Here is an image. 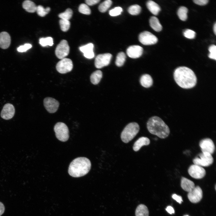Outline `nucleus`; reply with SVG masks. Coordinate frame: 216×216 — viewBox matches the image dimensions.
Returning a JSON list of instances; mask_svg holds the SVG:
<instances>
[{
  "mask_svg": "<svg viewBox=\"0 0 216 216\" xmlns=\"http://www.w3.org/2000/svg\"><path fill=\"white\" fill-rule=\"evenodd\" d=\"M59 23L61 29L63 32L67 31L70 27V22L69 20L61 19Z\"/></svg>",
  "mask_w": 216,
  "mask_h": 216,
  "instance_id": "34",
  "label": "nucleus"
},
{
  "mask_svg": "<svg viewBox=\"0 0 216 216\" xmlns=\"http://www.w3.org/2000/svg\"><path fill=\"white\" fill-rule=\"evenodd\" d=\"M188 172L191 177L196 179L202 178L206 174V171L203 167L194 164L189 166Z\"/></svg>",
  "mask_w": 216,
  "mask_h": 216,
  "instance_id": "10",
  "label": "nucleus"
},
{
  "mask_svg": "<svg viewBox=\"0 0 216 216\" xmlns=\"http://www.w3.org/2000/svg\"><path fill=\"white\" fill-rule=\"evenodd\" d=\"M123 9L120 7H115L109 11V14L112 16H116L119 15L122 11Z\"/></svg>",
  "mask_w": 216,
  "mask_h": 216,
  "instance_id": "37",
  "label": "nucleus"
},
{
  "mask_svg": "<svg viewBox=\"0 0 216 216\" xmlns=\"http://www.w3.org/2000/svg\"><path fill=\"white\" fill-rule=\"evenodd\" d=\"M173 77L177 84L184 89L192 88L197 83L196 76L194 72L185 66L177 68L174 72Z\"/></svg>",
  "mask_w": 216,
  "mask_h": 216,
  "instance_id": "1",
  "label": "nucleus"
},
{
  "mask_svg": "<svg viewBox=\"0 0 216 216\" xmlns=\"http://www.w3.org/2000/svg\"><path fill=\"white\" fill-rule=\"evenodd\" d=\"M146 5L150 12L155 15H157L161 10L159 5L152 1H148Z\"/></svg>",
  "mask_w": 216,
  "mask_h": 216,
  "instance_id": "22",
  "label": "nucleus"
},
{
  "mask_svg": "<svg viewBox=\"0 0 216 216\" xmlns=\"http://www.w3.org/2000/svg\"><path fill=\"white\" fill-rule=\"evenodd\" d=\"M78 10L80 13L86 15H89L91 13L90 8L87 5L85 4H82L80 5Z\"/></svg>",
  "mask_w": 216,
  "mask_h": 216,
  "instance_id": "35",
  "label": "nucleus"
},
{
  "mask_svg": "<svg viewBox=\"0 0 216 216\" xmlns=\"http://www.w3.org/2000/svg\"><path fill=\"white\" fill-rule=\"evenodd\" d=\"M94 45L91 43L80 47V51L83 54L84 56L86 58L91 59L94 57V54L93 52Z\"/></svg>",
  "mask_w": 216,
  "mask_h": 216,
  "instance_id": "17",
  "label": "nucleus"
},
{
  "mask_svg": "<svg viewBox=\"0 0 216 216\" xmlns=\"http://www.w3.org/2000/svg\"><path fill=\"white\" fill-rule=\"evenodd\" d=\"M181 186L185 191L190 192L195 187L194 182L185 177H182L181 179Z\"/></svg>",
  "mask_w": 216,
  "mask_h": 216,
  "instance_id": "19",
  "label": "nucleus"
},
{
  "mask_svg": "<svg viewBox=\"0 0 216 216\" xmlns=\"http://www.w3.org/2000/svg\"><path fill=\"white\" fill-rule=\"evenodd\" d=\"M140 130V126L138 123L131 122L128 124L122 131L121 138L122 141L127 143L131 140L137 135Z\"/></svg>",
  "mask_w": 216,
  "mask_h": 216,
  "instance_id": "4",
  "label": "nucleus"
},
{
  "mask_svg": "<svg viewBox=\"0 0 216 216\" xmlns=\"http://www.w3.org/2000/svg\"><path fill=\"white\" fill-rule=\"evenodd\" d=\"M210 53L208 57L212 59L216 60V46L214 45H211L208 48Z\"/></svg>",
  "mask_w": 216,
  "mask_h": 216,
  "instance_id": "36",
  "label": "nucleus"
},
{
  "mask_svg": "<svg viewBox=\"0 0 216 216\" xmlns=\"http://www.w3.org/2000/svg\"><path fill=\"white\" fill-rule=\"evenodd\" d=\"M213 30L214 31V32L215 34H216V23H215L214 26L213 27Z\"/></svg>",
  "mask_w": 216,
  "mask_h": 216,
  "instance_id": "45",
  "label": "nucleus"
},
{
  "mask_svg": "<svg viewBox=\"0 0 216 216\" xmlns=\"http://www.w3.org/2000/svg\"><path fill=\"white\" fill-rule=\"evenodd\" d=\"M136 216H149V211L147 206L143 204L139 205L135 211Z\"/></svg>",
  "mask_w": 216,
  "mask_h": 216,
  "instance_id": "25",
  "label": "nucleus"
},
{
  "mask_svg": "<svg viewBox=\"0 0 216 216\" xmlns=\"http://www.w3.org/2000/svg\"><path fill=\"white\" fill-rule=\"evenodd\" d=\"M15 112L14 106L11 104L7 103L4 106L1 112V116L4 119L9 120L13 117Z\"/></svg>",
  "mask_w": 216,
  "mask_h": 216,
  "instance_id": "15",
  "label": "nucleus"
},
{
  "mask_svg": "<svg viewBox=\"0 0 216 216\" xmlns=\"http://www.w3.org/2000/svg\"><path fill=\"white\" fill-rule=\"evenodd\" d=\"M202 191L198 186L195 188L188 192V197L189 200L192 203H197L199 202L202 197Z\"/></svg>",
  "mask_w": 216,
  "mask_h": 216,
  "instance_id": "14",
  "label": "nucleus"
},
{
  "mask_svg": "<svg viewBox=\"0 0 216 216\" xmlns=\"http://www.w3.org/2000/svg\"><path fill=\"white\" fill-rule=\"evenodd\" d=\"M70 47L68 42L63 40L57 46L55 50V54L58 58L62 59L68 55Z\"/></svg>",
  "mask_w": 216,
  "mask_h": 216,
  "instance_id": "8",
  "label": "nucleus"
},
{
  "mask_svg": "<svg viewBox=\"0 0 216 216\" xmlns=\"http://www.w3.org/2000/svg\"><path fill=\"white\" fill-rule=\"evenodd\" d=\"M39 43L42 46L48 45L51 46L53 44V39L51 37L41 38L39 39Z\"/></svg>",
  "mask_w": 216,
  "mask_h": 216,
  "instance_id": "32",
  "label": "nucleus"
},
{
  "mask_svg": "<svg viewBox=\"0 0 216 216\" xmlns=\"http://www.w3.org/2000/svg\"><path fill=\"white\" fill-rule=\"evenodd\" d=\"M213 161L214 159L212 154L206 152L200 153L197 157L193 160L194 164L202 167L209 166L213 164Z\"/></svg>",
  "mask_w": 216,
  "mask_h": 216,
  "instance_id": "6",
  "label": "nucleus"
},
{
  "mask_svg": "<svg viewBox=\"0 0 216 216\" xmlns=\"http://www.w3.org/2000/svg\"><path fill=\"white\" fill-rule=\"evenodd\" d=\"M147 127L150 133L161 139L166 138L170 134L168 126L161 118L157 116H152L148 119Z\"/></svg>",
  "mask_w": 216,
  "mask_h": 216,
  "instance_id": "3",
  "label": "nucleus"
},
{
  "mask_svg": "<svg viewBox=\"0 0 216 216\" xmlns=\"http://www.w3.org/2000/svg\"><path fill=\"white\" fill-rule=\"evenodd\" d=\"M166 209L167 212L170 214L174 213L175 211L173 208L170 206H168Z\"/></svg>",
  "mask_w": 216,
  "mask_h": 216,
  "instance_id": "43",
  "label": "nucleus"
},
{
  "mask_svg": "<svg viewBox=\"0 0 216 216\" xmlns=\"http://www.w3.org/2000/svg\"><path fill=\"white\" fill-rule=\"evenodd\" d=\"M73 14L72 10L68 8L64 12L59 14L58 16L61 19L69 20L71 18Z\"/></svg>",
  "mask_w": 216,
  "mask_h": 216,
  "instance_id": "33",
  "label": "nucleus"
},
{
  "mask_svg": "<svg viewBox=\"0 0 216 216\" xmlns=\"http://www.w3.org/2000/svg\"><path fill=\"white\" fill-rule=\"evenodd\" d=\"M100 1V0H86L85 1L86 4L89 6L94 5L98 3Z\"/></svg>",
  "mask_w": 216,
  "mask_h": 216,
  "instance_id": "41",
  "label": "nucleus"
},
{
  "mask_svg": "<svg viewBox=\"0 0 216 216\" xmlns=\"http://www.w3.org/2000/svg\"><path fill=\"white\" fill-rule=\"evenodd\" d=\"M43 102L45 108L50 113L56 112L57 110L59 105V103L58 100L50 97L45 98Z\"/></svg>",
  "mask_w": 216,
  "mask_h": 216,
  "instance_id": "13",
  "label": "nucleus"
},
{
  "mask_svg": "<svg viewBox=\"0 0 216 216\" xmlns=\"http://www.w3.org/2000/svg\"><path fill=\"white\" fill-rule=\"evenodd\" d=\"M141 7L137 4H135L130 6L128 9V13L133 15H136L139 14L141 11Z\"/></svg>",
  "mask_w": 216,
  "mask_h": 216,
  "instance_id": "31",
  "label": "nucleus"
},
{
  "mask_svg": "<svg viewBox=\"0 0 216 216\" xmlns=\"http://www.w3.org/2000/svg\"><path fill=\"white\" fill-rule=\"evenodd\" d=\"M112 57V54L109 53L98 55L95 59V67L99 69L108 65L110 63Z\"/></svg>",
  "mask_w": 216,
  "mask_h": 216,
  "instance_id": "11",
  "label": "nucleus"
},
{
  "mask_svg": "<svg viewBox=\"0 0 216 216\" xmlns=\"http://www.w3.org/2000/svg\"><path fill=\"white\" fill-rule=\"evenodd\" d=\"M11 43V38L7 32H3L0 33V47L3 49H7Z\"/></svg>",
  "mask_w": 216,
  "mask_h": 216,
  "instance_id": "18",
  "label": "nucleus"
},
{
  "mask_svg": "<svg viewBox=\"0 0 216 216\" xmlns=\"http://www.w3.org/2000/svg\"><path fill=\"white\" fill-rule=\"evenodd\" d=\"M140 42L144 45H151L156 44L158 41L157 37L150 32L145 31L141 32L139 36Z\"/></svg>",
  "mask_w": 216,
  "mask_h": 216,
  "instance_id": "9",
  "label": "nucleus"
},
{
  "mask_svg": "<svg viewBox=\"0 0 216 216\" xmlns=\"http://www.w3.org/2000/svg\"><path fill=\"white\" fill-rule=\"evenodd\" d=\"M150 143V140L147 137H141L139 138L134 143L133 148L135 152L139 151L143 146H147Z\"/></svg>",
  "mask_w": 216,
  "mask_h": 216,
  "instance_id": "20",
  "label": "nucleus"
},
{
  "mask_svg": "<svg viewBox=\"0 0 216 216\" xmlns=\"http://www.w3.org/2000/svg\"><path fill=\"white\" fill-rule=\"evenodd\" d=\"M184 216H189L188 215H184Z\"/></svg>",
  "mask_w": 216,
  "mask_h": 216,
  "instance_id": "46",
  "label": "nucleus"
},
{
  "mask_svg": "<svg viewBox=\"0 0 216 216\" xmlns=\"http://www.w3.org/2000/svg\"><path fill=\"white\" fill-rule=\"evenodd\" d=\"M140 82L142 86L146 88H148L152 85L153 80L150 75L146 74L143 75L141 76L140 80Z\"/></svg>",
  "mask_w": 216,
  "mask_h": 216,
  "instance_id": "21",
  "label": "nucleus"
},
{
  "mask_svg": "<svg viewBox=\"0 0 216 216\" xmlns=\"http://www.w3.org/2000/svg\"><path fill=\"white\" fill-rule=\"evenodd\" d=\"M149 22L151 27L155 31L159 32L162 30V26L159 20L156 17H151L149 19Z\"/></svg>",
  "mask_w": 216,
  "mask_h": 216,
  "instance_id": "23",
  "label": "nucleus"
},
{
  "mask_svg": "<svg viewBox=\"0 0 216 216\" xmlns=\"http://www.w3.org/2000/svg\"><path fill=\"white\" fill-rule=\"evenodd\" d=\"M199 146L202 152H208L212 154L215 150V146L212 140L209 138L201 140L199 142Z\"/></svg>",
  "mask_w": 216,
  "mask_h": 216,
  "instance_id": "12",
  "label": "nucleus"
},
{
  "mask_svg": "<svg viewBox=\"0 0 216 216\" xmlns=\"http://www.w3.org/2000/svg\"><path fill=\"white\" fill-rule=\"evenodd\" d=\"M172 197L179 204H181L182 202L183 201L182 197L181 196L178 195L176 194L172 195Z\"/></svg>",
  "mask_w": 216,
  "mask_h": 216,
  "instance_id": "42",
  "label": "nucleus"
},
{
  "mask_svg": "<svg viewBox=\"0 0 216 216\" xmlns=\"http://www.w3.org/2000/svg\"><path fill=\"white\" fill-rule=\"evenodd\" d=\"M143 52V49L141 46L134 45L129 46L127 50L126 53L130 57L133 58H137L140 57Z\"/></svg>",
  "mask_w": 216,
  "mask_h": 216,
  "instance_id": "16",
  "label": "nucleus"
},
{
  "mask_svg": "<svg viewBox=\"0 0 216 216\" xmlns=\"http://www.w3.org/2000/svg\"><path fill=\"white\" fill-rule=\"evenodd\" d=\"M112 3V1L110 0H106L104 1L99 5V10L101 12H105L111 6Z\"/></svg>",
  "mask_w": 216,
  "mask_h": 216,
  "instance_id": "29",
  "label": "nucleus"
},
{
  "mask_svg": "<svg viewBox=\"0 0 216 216\" xmlns=\"http://www.w3.org/2000/svg\"><path fill=\"white\" fill-rule=\"evenodd\" d=\"M208 1V0H194L193 2L195 4L200 5H204L207 4Z\"/></svg>",
  "mask_w": 216,
  "mask_h": 216,
  "instance_id": "40",
  "label": "nucleus"
},
{
  "mask_svg": "<svg viewBox=\"0 0 216 216\" xmlns=\"http://www.w3.org/2000/svg\"><path fill=\"white\" fill-rule=\"evenodd\" d=\"M50 10V8L49 7L44 8L43 6L39 5L37 6L36 11L39 16L44 17L49 13Z\"/></svg>",
  "mask_w": 216,
  "mask_h": 216,
  "instance_id": "30",
  "label": "nucleus"
},
{
  "mask_svg": "<svg viewBox=\"0 0 216 216\" xmlns=\"http://www.w3.org/2000/svg\"><path fill=\"white\" fill-rule=\"evenodd\" d=\"M72 60L68 58H64L58 62L56 64L57 70L62 74H66L70 72L73 68Z\"/></svg>",
  "mask_w": 216,
  "mask_h": 216,
  "instance_id": "7",
  "label": "nucleus"
},
{
  "mask_svg": "<svg viewBox=\"0 0 216 216\" xmlns=\"http://www.w3.org/2000/svg\"><path fill=\"white\" fill-rule=\"evenodd\" d=\"M188 12V9L186 7L182 6L178 9L177 15L181 20L185 21L187 18Z\"/></svg>",
  "mask_w": 216,
  "mask_h": 216,
  "instance_id": "27",
  "label": "nucleus"
},
{
  "mask_svg": "<svg viewBox=\"0 0 216 216\" xmlns=\"http://www.w3.org/2000/svg\"><path fill=\"white\" fill-rule=\"evenodd\" d=\"M91 164L90 160L84 157H78L70 163L68 168L70 175L74 177L82 176L87 174L90 170Z\"/></svg>",
  "mask_w": 216,
  "mask_h": 216,
  "instance_id": "2",
  "label": "nucleus"
},
{
  "mask_svg": "<svg viewBox=\"0 0 216 216\" xmlns=\"http://www.w3.org/2000/svg\"><path fill=\"white\" fill-rule=\"evenodd\" d=\"M54 130L56 138L60 141L65 142L67 141L69 137V129L64 123L58 122L55 125Z\"/></svg>",
  "mask_w": 216,
  "mask_h": 216,
  "instance_id": "5",
  "label": "nucleus"
},
{
  "mask_svg": "<svg viewBox=\"0 0 216 216\" xmlns=\"http://www.w3.org/2000/svg\"><path fill=\"white\" fill-rule=\"evenodd\" d=\"M102 77V73L100 70H97L94 72L90 77L91 82L94 85L98 84Z\"/></svg>",
  "mask_w": 216,
  "mask_h": 216,
  "instance_id": "26",
  "label": "nucleus"
},
{
  "mask_svg": "<svg viewBox=\"0 0 216 216\" xmlns=\"http://www.w3.org/2000/svg\"><path fill=\"white\" fill-rule=\"evenodd\" d=\"M32 47V45L29 44H26L23 45H21L17 49V51L20 52H23L27 51Z\"/></svg>",
  "mask_w": 216,
  "mask_h": 216,
  "instance_id": "39",
  "label": "nucleus"
},
{
  "mask_svg": "<svg viewBox=\"0 0 216 216\" xmlns=\"http://www.w3.org/2000/svg\"><path fill=\"white\" fill-rule=\"evenodd\" d=\"M183 34L186 38L189 39H192L195 38L196 33L192 30L187 29L184 32Z\"/></svg>",
  "mask_w": 216,
  "mask_h": 216,
  "instance_id": "38",
  "label": "nucleus"
},
{
  "mask_svg": "<svg viewBox=\"0 0 216 216\" xmlns=\"http://www.w3.org/2000/svg\"><path fill=\"white\" fill-rule=\"evenodd\" d=\"M5 210V207L4 204L0 202V216L4 213Z\"/></svg>",
  "mask_w": 216,
  "mask_h": 216,
  "instance_id": "44",
  "label": "nucleus"
},
{
  "mask_svg": "<svg viewBox=\"0 0 216 216\" xmlns=\"http://www.w3.org/2000/svg\"><path fill=\"white\" fill-rule=\"evenodd\" d=\"M23 8L28 12L29 13H34L36 11L37 6L33 2L29 1L26 0L22 3Z\"/></svg>",
  "mask_w": 216,
  "mask_h": 216,
  "instance_id": "24",
  "label": "nucleus"
},
{
  "mask_svg": "<svg viewBox=\"0 0 216 216\" xmlns=\"http://www.w3.org/2000/svg\"><path fill=\"white\" fill-rule=\"evenodd\" d=\"M126 55L123 52H119L116 57L115 64L118 67L122 66L124 64L126 59Z\"/></svg>",
  "mask_w": 216,
  "mask_h": 216,
  "instance_id": "28",
  "label": "nucleus"
}]
</instances>
